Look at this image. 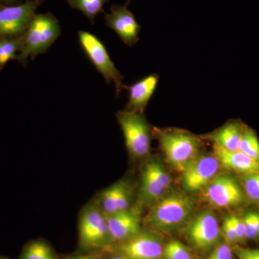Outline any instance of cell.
<instances>
[{
  "label": "cell",
  "instance_id": "cell-1",
  "mask_svg": "<svg viewBox=\"0 0 259 259\" xmlns=\"http://www.w3.org/2000/svg\"><path fill=\"white\" fill-rule=\"evenodd\" d=\"M194 202L187 192H168L149 207L143 224L153 231L170 233L182 229L193 216Z\"/></svg>",
  "mask_w": 259,
  "mask_h": 259
},
{
  "label": "cell",
  "instance_id": "cell-2",
  "mask_svg": "<svg viewBox=\"0 0 259 259\" xmlns=\"http://www.w3.org/2000/svg\"><path fill=\"white\" fill-rule=\"evenodd\" d=\"M79 248L86 252H100L112 246V241L107 217L94 201L79 213Z\"/></svg>",
  "mask_w": 259,
  "mask_h": 259
},
{
  "label": "cell",
  "instance_id": "cell-3",
  "mask_svg": "<svg viewBox=\"0 0 259 259\" xmlns=\"http://www.w3.org/2000/svg\"><path fill=\"white\" fill-rule=\"evenodd\" d=\"M156 134L166 161L180 173L200 154L201 141L187 131L158 130Z\"/></svg>",
  "mask_w": 259,
  "mask_h": 259
},
{
  "label": "cell",
  "instance_id": "cell-4",
  "mask_svg": "<svg viewBox=\"0 0 259 259\" xmlns=\"http://www.w3.org/2000/svg\"><path fill=\"white\" fill-rule=\"evenodd\" d=\"M61 28L52 13H35L24 34V44L17 59L25 64L28 58L33 59L44 54L61 35Z\"/></svg>",
  "mask_w": 259,
  "mask_h": 259
},
{
  "label": "cell",
  "instance_id": "cell-5",
  "mask_svg": "<svg viewBox=\"0 0 259 259\" xmlns=\"http://www.w3.org/2000/svg\"><path fill=\"white\" fill-rule=\"evenodd\" d=\"M130 156L136 160H146L151 146V126L144 112L122 110L116 114Z\"/></svg>",
  "mask_w": 259,
  "mask_h": 259
},
{
  "label": "cell",
  "instance_id": "cell-6",
  "mask_svg": "<svg viewBox=\"0 0 259 259\" xmlns=\"http://www.w3.org/2000/svg\"><path fill=\"white\" fill-rule=\"evenodd\" d=\"M141 170L137 200L135 206L142 209L151 207L169 192L171 178L160 159L148 157Z\"/></svg>",
  "mask_w": 259,
  "mask_h": 259
},
{
  "label": "cell",
  "instance_id": "cell-7",
  "mask_svg": "<svg viewBox=\"0 0 259 259\" xmlns=\"http://www.w3.org/2000/svg\"><path fill=\"white\" fill-rule=\"evenodd\" d=\"M186 241L192 250L204 255L222 243V233L217 217L211 210L192 216L183 228Z\"/></svg>",
  "mask_w": 259,
  "mask_h": 259
},
{
  "label": "cell",
  "instance_id": "cell-8",
  "mask_svg": "<svg viewBox=\"0 0 259 259\" xmlns=\"http://www.w3.org/2000/svg\"><path fill=\"white\" fill-rule=\"evenodd\" d=\"M80 45L97 71L103 76L107 84H115L116 93L120 94L123 89V76L116 68L103 42L94 34L80 30L78 32Z\"/></svg>",
  "mask_w": 259,
  "mask_h": 259
},
{
  "label": "cell",
  "instance_id": "cell-9",
  "mask_svg": "<svg viewBox=\"0 0 259 259\" xmlns=\"http://www.w3.org/2000/svg\"><path fill=\"white\" fill-rule=\"evenodd\" d=\"M163 248L161 233L146 228L127 241L112 245L106 250L133 259H163Z\"/></svg>",
  "mask_w": 259,
  "mask_h": 259
},
{
  "label": "cell",
  "instance_id": "cell-10",
  "mask_svg": "<svg viewBox=\"0 0 259 259\" xmlns=\"http://www.w3.org/2000/svg\"><path fill=\"white\" fill-rule=\"evenodd\" d=\"M41 3L26 0L18 5L0 8V36L11 38L23 35Z\"/></svg>",
  "mask_w": 259,
  "mask_h": 259
},
{
  "label": "cell",
  "instance_id": "cell-11",
  "mask_svg": "<svg viewBox=\"0 0 259 259\" xmlns=\"http://www.w3.org/2000/svg\"><path fill=\"white\" fill-rule=\"evenodd\" d=\"M221 163L216 156L199 154L182 172V185L187 193L203 190L218 175Z\"/></svg>",
  "mask_w": 259,
  "mask_h": 259
},
{
  "label": "cell",
  "instance_id": "cell-12",
  "mask_svg": "<svg viewBox=\"0 0 259 259\" xmlns=\"http://www.w3.org/2000/svg\"><path fill=\"white\" fill-rule=\"evenodd\" d=\"M202 191L209 203L219 208L236 207L245 201L239 182L229 175H218Z\"/></svg>",
  "mask_w": 259,
  "mask_h": 259
},
{
  "label": "cell",
  "instance_id": "cell-13",
  "mask_svg": "<svg viewBox=\"0 0 259 259\" xmlns=\"http://www.w3.org/2000/svg\"><path fill=\"white\" fill-rule=\"evenodd\" d=\"M135 187L127 179H122L97 194L94 202L105 215L133 208L135 204Z\"/></svg>",
  "mask_w": 259,
  "mask_h": 259
},
{
  "label": "cell",
  "instance_id": "cell-14",
  "mask_svg": "<svg viewBox=\"0 0 259 259\" xmlns=\"http://www.w3.org/2000/svg\"><path fill=\"white\" fill-rule=\"evenodd\" d=\"M128 3L112 5L110 13L105 14V20L107 26L115 31L125 45L133 47L139 40L141 27L130 11Z\"/></svg>",
  "mask_w": 259,
  "mask_h": 259
},
{
  "label": "cell",
  "instance_id": "cell-15",
  "mask_svg": "<svg viewBox=\"0 0 259 259\" xmlns=\"http://www.w3.org/2000/svg\"><path fill=\"white\" fill-rule=\"evenodd\" d=\"M142 209L134 206L122 212L106 215L112 245L127 241L142 229Z\"/></svg>",
  "mask_w": 259,
  "mask_h": 259
},
{
  "label": "cell",
  "instance_id": "cell-16",
  "mask_svg": "<svg viewBox=\"0 0 259 259\" xmlns=\"http://www.w3.org/2000/svg\"><path fill=\"white\" fill-rule=\"evenodd\" d=\"M159 77L153 74L139 80L130 87H125L128 90V102L125 110L131 112H144L156 91Z\"/></svg>",
  "mask_w": 259,
  "mask_h": 259
},
{
  "label": "cell",
  "instance_id": "cell-17",
  "mask_svg": "<svg viewBox=\"0 0 259 259\" xmlns=\"http://www.w3.org/2000/svg\"><path fill=\"white\" fill-rule=\"evenodd\" d=\"M214 155L225 168L243 175L259 171V161L240 151H231L214 144Z\"/></svg>",
  "mask_w": 259,
  "mask_h": 259
},
{
  "label": "cell",
  "instance_id": "cell-18",
  "mask_svg": "<svg viewBox=\"0 0 259 259\" xmlns=\"http://www.w3.org/2000/svg\"><path fill=\"white\" fill-rule=\"evenodd\" d=\"M244 125L238 121H232L211 135L213 144L228 151H239Z\"/></svg>",
  "mask_w": 259,
  "mask_h": 259
},
{
  "label": "cell",
  "instance_id": "cell-19",
  "mask_svg": "<svg viewBox=\"0 0 259 259\" xmlns=\"http://www.w3.org/2000/svg\"><path fill=\"white\" fill-rule=\"evenodd\" d=\"M19 259H58V257L49 243L38 239L27 243Z\"/></svg>",
  "mask_w": 259,
  "mask_h": 259
},
{
  "label": "cell",
  "instance_id": "cell-20",
  "mask_svg": "<svg viewBox=\"0 0 259 259\" xmlns=\"http://www.w3.org/2000/svg\"><path fill=\"white\" fill-rule=\"evenodd\" d=\"M109 0H67V4L72 9L81 12L90 23H95V18L104 13V7Z\"/></svg>",
  "mask_w": 259,
  "mask_h": 259
},
{
  "label": "cell",
  "instance_id": "cell-21",
  "mask_svg": "<svg viewBox=\"0 0 259 259\" xmlns=\"http://www.w3.org/2000/svg\"><path fill=\"white\" fill-rule=\"evenodd\" d=\"M24 35L20 37L0 40V69L13 59H17V53L21 52L23 48Z\"/></svg>",
  "mask_w": 259,
  "mask_h": 259
},
{
  "label": "cell",
  "instance_id": "cell-22",
  "mask_svg": "<svg viewBox=\"0 0 259 259\" xmlns=\"http://www.w3.org/2000/svg\"><path fill=\"white\" fill-rule=\"evenodd\" d=\"M239 151L259 161V140L255 131L248 126L243 127Z\"/></svg>",
  "mask_w": 259,
  "mask_h": 259
},
{
  "label": "cell",
  "instance_id": "cell-23",
  "mask_svg": "<svg viewBox=\"0 0 259 259\" xmlns=\"http://www.w3.org/2000/svg\"><path fill=\"white\" fill-rule=\"evenodd\" d=\"M239 179V183L245 195L259 204V171L241 175Z\"/></svg>",
  "mask_w": 259,
  "mask_h": 259
},
{
  "label": "cell",
  "instance_id": "cell-24",
  "mask_svg": "<svg viewBox=\"0 0 259 259\" xmlns=\"http://www.w3.org/2000/svg\"><path fill=\"white\" fill-rule=\"evenodd\" d=\"M195 256L187 245L177 240L165 243L163 259H194Z\"/></svg>",
  "mask_w": 259,
  "mask_h": 259
},
{
  "label": "cell",
  "instance_id": "cell-25",
  "mask_svg": "<svg viewBox=\"0 0 259 259\" xmlns=\"http://www.w3.org/2000/svg\"><path fill=\"white\" fill-rule=\"evenodd\" d=\"M244 223L247 240L259 241V234L253 217V211H247L241 218Z\"/></svg>",
  "mask_w": 259,
  "mask_h": 259
},
{
  "label": "cell",
  "instance_id": "cell-26",
  "mask_svg": "<svg viewBox=\"0 0 259 259\" xmlns=\"http://www.w3.org/2000/svg\"><path fill=\"white\" fill-rule=\"evenodd\" d=\"M207 259H234L233 248L226 242H222L209 253Z\"/></svg>",
  "mask_w": 259,
  "mask_h": 259
},
{
  "label": "cell",
  "instance_id": "cell-27",
  "mask_svg": "<svg viewBox=\"0 0 259 259\" xmlns=\"http://www.w3.org/2000/svg\"><path fill=\"white\" fill-rule=\"evenodd\" d=\"M221 230L223 238H224V241L226 243L231 245V246L232 245L238 244L236 232H235L234 228H233V225H232L231 219H230L229 217L226 218L225 219Z\"/></svg>",
  "mask_w": 259,
  "mask_h": 259
},
{
  "label": "cell",
  "instance_id": "cell-28",
  "mask_svg": "<svg viewBox=\"0 0 259 259\" xmlns=\"http://www.w3.org/2000/svg\"><path fill=\"white\" fill-rule=\"evenodd\" d=\"M230 219L234 228L235 232L238 239V243L240 244H243L247 241L246 235H245V230L244 223L241 218L238 217L236 215H230Z\"/></svg>",
  "mask_w": 259,
  "mask_h": 259
},
{
  "label": "cell",
  "instance_id": "cell-29",
  "mask_svg": "<svg viewBox=\"0 0 259 259\" xmlns=\"http://www.w3.org/2000/svg\"><path fill=\"white\" fill-rule=\"evenodd\" d=\"M233 251L238 259H259V249L243 248L236 245L233 248Z\"/></svg>",
  "mask_w": 259,
  "mask_h": 259
},
{
  "label": "cell",
  "instance_id": "cell-30",
  "mask_svg": "<svg viewBox=\"0 0 259 259\" xmlns=\"http://www.w3.org/2000/svg\"><path fill=\"white\" fill-rule=\"evenodd\" d=\"M65 259H102L99 252H88L85 254L69 255Z\"/></svg>",
  "mask_w": 259,
  "mask_h": 259
},
{
  "label": "cell",
  "instance_id": "cell-31",
  "mask_svg": "<svg viewBox=\"0 0 259 259\" xmlns=\"http://www.w3.org/2000/svg\"><path fill=\"white\" fill-rule=\"evenodd\" d=\"M99 253L101 255L102 259H133L109 250H102Z\"/></svg>",
  "mask_w": 259,
  "mask_h": 259
},
{
  "label": "cell",
  "instance_id": "cell-32",
  "mask_svg": "<svg viewBox=\"0 0 259 259\" xmlns=\"http://www.w3.org/2000/svg\"><path fill=\"white\" fill-rule=\"evenodd\" d=\"M253 217L254 220L255 227H256L257 231L259 234V212L253 211Z\"/></svg>",
  "mask_w": 259,
  "mask_h": 259
},
{
  "label": "cell",
  "instance_id": "cell-33",
  "mask_svg": "<svg viewBox=\"0 0 259 259\" xmlns=\"http://www.w3.org/2000/svg\"><path fill=\"white\" fill-rule=\"evenodd\" d=\"M16 0H0V2L4 3H14Z\"/></svg>",
  "mask_w": 259,
  "mask_h": 259
},
{
  "label": "cell",
  "instance_id": "cell-34",
  "mask_svg": "<svg viewBox=\"0 0 259 259\" xmlns=\"http://www.w3.org/2000/svg\"><path fill=\"white\" fill-rule=\"evenodd\" d=\"M0 259H9V258H4V257H0Z\"/></svg>",
  "mask_w": 259,
  "mask_h": 259
},
{
  "label": "cell",
  "instance_id": "cell-35",
  "mask_svg": "<svg viewBox=\"0 0 259 259\" xmlns=\"http://www.w3.org/2000/svg\"><path fill=\"white\" fill-rule=\"evenodd\" d=\"M39 2H40V3H42V2H44V0H38Z\"/></svg>",
  "mask_w": 259,
  "mask_h": 259
},
{
  "label": "cell",
  "instance_id": "cell-36",
  "mask_svg": "<svg viewBox=\"0 0 259 259\" xmlns=\"http://www.w3.org/2000/svg\"><path fill=\"white\" fill-rule=\"evenodd\" d=\"M258 205H259V204H258Z\"/></svg>",
  "mask_w": 259,
  "mask_h": 259
}]
</instances>
